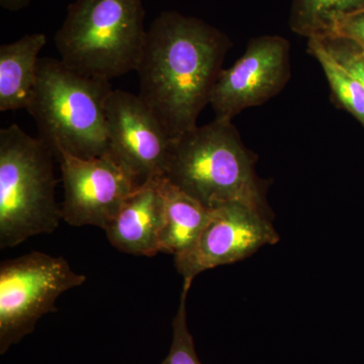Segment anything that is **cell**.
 Returning a JSON list of instances; mask_svg holds the SVG:
<instances>
[{
  "instance_id": "cell-1",
  "label": "cell",
  "mask_w": 364,
  "mask_h": 364,
  "mask_svg": "<svg viewBox=\"0 0 364 364\" xmlns=\"http://www.w3.org/2000/svg\"><path fill=\"white\" fill-rule=\"evenodd\" d=\"M231 47L226 33L195 16L163 11L151 23L138 95L173 142L198 127Z\"/></svg>"
},
{
  "instance_id": "cell-2",
  "label": "cell",
  "mask_w": 364,
  "mask_h": 364,
  "mask_svg": "<svg viewBox=\"0 0 364 364\" xmlns=\"http://www.w3.org/2000/svg\"><path fill=\"white\" fill-rule=\"evenodd\" d=\"M255 163L232 121L215 119L172 143L165 177L210 210L241 203L272 219Z\"/></svg>"
},
{
  "instance_id": "cell-3",
  "label": "cell",
  "mask_w": 364,
  "mask_h": 364,
  "mask_svg": "<svg viewBox=\"0 0 364 364\" xmlns=\"http://www.w3.org/2000/svg\"><path fill=\"white\" fill-rule=\"evenodd\" d=\"M107 79L72 70L61 60L40 58L28 109L39 138L55 154L65 151L90 159L109 154L105 105L111 95Z\"/></svg>"
},
{
  "instance_id": "cell-4",
  "label": "cell",
  "mask_w": 364,
  "mask_h": 364,
  "mask_svg": "<svg viewBox=\"0 0 364 364\" xmlns=\"http://www.w3.org/2000/svg\"><path fill=\"white\" fill-rule=\"evenodd\" d=\"M145 16L142 0H76L55 36L60 60L109 81L136 71L147 38Z\"/></svg>"
},
{
  "instance_id": "cell-5",
  "label": "cell",
  "mask_w": 364,
  "mask_h": 364,
  "mask_svg": "<svg viewBox=\"0 0 364 364\" xmlns=\"http://www.w3.org/2000/svg\"><path fill=\"white\" fill-rule=\"evenodd\" d=\"M54 155L18 124L0 130V248L16 247L59 226Z\"/></svg>"
},
{
  "instance_id": "cell-6",
  "label": "cell",
  "mask_w": 364,
  "mask_h": 364,
  "mask_svg": "<svg viewBox=\"0 0 364 364\" xmlns=\"http://www.w3.org/2000/svg\"><path fill=\"white\" fill-rule=\"evenodd\" d=\"M85 274L72 269L63 257L39 251L0 264V354L35 330L46 314L56 312L62 294L82 286Z\"/></svg>"
},
{
  "instance_id": "cell-7",
  "label": "cell",
  "mask_w": 364,
  "mask_h": 364,
  "mask_svg": "<svg viewBox=\"0 0 364 364\" xmlns=\"http://www.w3.org/2000/svg\"><path fill=\"white\" fill-rule=\"evenodd\" d=\"M279 240L272 219L241 203L210 208L202 231L191 247L174 256L183 287L191 289L200 273L238 262L263 246Z\"/></svg>"
},
{
  "instance_id": "cell-8",
  "label": "cell",
  "mask_w": 364,
  "mask_h": 364,
  "mask_svg": "<svg viewBox=\"0 0 364 364\" xmlns=\"http://www.w3.org/2000/svg\"><path fill=\"white\" fill-rule=\"evenodd\" d=\"M57 156L65 191L62 220L71 226L107 229L140 186L111 155L85 159L60 151Z\"/></svg>"
},
{
  "instance_id": "cell-9",
  "label": "cell",
  "mask_w": 364,
  "mask_h": 364,
  "mask_svg": "<svg viewBox=\"0 0 364 364\" xmlns=\"http://www.w3.org/2000/svg\"><path fill=\"white\" fill-rule=\"evenodd\" d=\"M291 46L280 36H261L248 43L233 66L222 69L210 105L217 119L232 121L249 107L279 95L291 76Z\"/></svg>"
},
{
  "instance_id": "cell-10",
  "label": "cell",
  "mask_w": 364,
  "mask_h": 364,
  "mask_svg": "<svg viewBox=\"0 0 364 364\" xmlns=\"http://www.w3.org/2000/svg\"><path fill=\"white\" fill-rule=\"evenodd\" d=\"M105 114L111 156L139 184L165 177L173 141L139 95L112 90Z\"/></svg>"
},
{
  "instance_id": "cell-11",
  "label": "cell",
  "mask_w": 364,
  "mask_h": 364,
  "mask_svg": "<svg viewBox=\"0 0 364 364\" xmlns=\"http://www.w3.org/2000/svg\"><path fill=\"white\" fill-rule=\"evenodd\" d=\"M161 178L148 179L136 186L105 230L112 245L121 252L148 257L160 252Z\"/></svg>"
},
{
  "instance_id": "cell-12",
  "label": "cell",
  "mask_w": 364,
  "mask_h": 364,
  "mask_svg": "<svg viewBox=\"0 0 364 364\" xmlns=\"http://www.w3.org/2000/svg\"><path fill=\"white\" fill-rule=\"evenodd\" d=\"M46 44L45 33H35L0 47V112L28 107Z\"/></svg>"
},
{
  "instance_id": "cell-13",
  "label": "cell",
  "mask_w": 364,
  "mask_h": 364,
  "mask_svg": "<svg viewBox=\"0 0 364 364\" xmlns=\"http://www.w3.org/2000/svg\"><path fill=\"white\" fill-rule=\"evenodd\" d=\"M160 191L163 200L160 252L176 256L193 245L207 222L210 208L166 177L160 179Z\"/></svg>"
},
{
  "instance_id": "cell-14",
  "label": "cell",
  "mask_w": 364,
  "mask_h": 364,
  "mask_svg": "<svg viewBox=\"0 0 364 364\" xmlns=\"http://www.w3.org/2000/svg\"><path fill=\"white\" fill-rule=\"evenodd\" d=\"M361 9L364 0H293L289 26L308 39L325 37L337 21Z\"/></svg>"
},
{
  "instance_id": "cell-15",
  "label": "cell",
  "mask_w": 364,
  "mask_h": 364,
  "mask_svg": "<svg viewBox=\"0 0 364 364\" xmlns=\"http://www.w3.org/2000/svg\"><path fill=\"white\" fill-rule=\"evenodd\" d=\"M308 40L309 52L322 67L335 100L364 127V85L325 49L317 38Z\"/></svg>"
},
{
  "instance_id": "cell-16",
  "label": "cell",
  "mask_w": 364,
  "mask_h": 364,
  "mask_svg": "<svg viewBox=\"0 0 364 364\" xmlns=\"http://www.w3.org/2000/svg\"><path fill=\"white\" fill-rule=\"evenodd\" d=\"M189 289L182 287L181 303L172 322V341L161 364H203L196 354L195 340L188 329L186 299Z\"/></svg>"
},
{
  "instance_id": "cell-17",
  "label": "cell",
  "mask_w": 364,
  "mask_h": 364,
  "mask_svg": "<svg viewBox=\"0 0 364 364\" xmlns=\"http://www.w3.org/2000/svg\"><path fill=\"white\" fill-rule=\"evenodd\" d=\"M337 61L364 85V52L350 41L338 37L317 38Z\"/></svg>"
},
{
  "instance_id": "cell-18",
  "label": "cell",
  "mask_w": 364,
  "mask_h": 364,
  "mask_svg": "<svg viewBox=\"0 0 364 364\" xmlns=\"http://www.w3.org/2000/svg\"><path fill=\"white\" fill-rule=\"evenodd\" d=\"M328 36L350 41L364 52V9L345 16L337 21Z\"/></svg>"
},
{
  "instance_id": "cell-19",
  "label": "cell",
  "mask_w": 364,
  "mask_h": 364,
  "mask_svg": "<svg viewBox=\"0 0 364 364\" xmlns=\"http://www.w3.org/2000/svg\"><path fill=\"white\" fill-rule=\"evenodd\" d=\"M32 0H0V6L11 11H18L25 9Z\"/></svg>"
}]
</instances>
